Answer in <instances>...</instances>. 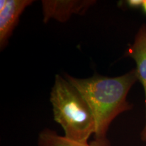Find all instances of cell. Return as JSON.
Returning a JSON list of instances; mask_svg holds the SVG:
<instances>
[{"label":"cell","mask_w":146,"mask_h":146,"mask_svg":"<svg viewBox=\"0 0 146 146\" xmlns=\"http://www.w3.org/2000/svg\"><path fill=\"white\" fill-rule=\"evenodd\" d=\"M143 0H129L127 1V5L131 8H141Z\"/></svg>","instance_id":"cell-7"},{"label":"cell","mask_w":146,"mask_h":146,"mask_svg":"<svg viewBox=\"0 0 146 146\" xmlns=\"http://www.w3.org/2000/svg\"><path fill=\"white\" fill-rule=\"evenodd\" d=\"M65 78L81 93L92 110L96 123L95 138L107 137L113 120L133 108L127 96L138 81L135 68L116 77L97 74L89 78H78L66 74Z\"/></svg>","instance_id":"cell-1"},{"label":"cell","mask_w":146,"mask_h":146,"mask_svg":"<svg viewBox=\"0 0 146 146\" xmlns=\"http://www.w3.org/2000/svg\"><path fill=\"white\" fill-rule=\"evenodd\" d=\"M96 3L94 0H43V22L55 20L64 23L74 14H84Z\"/></svg>","instance_id":"cell-3"},{"label":"cell","mask_w":146,"mask_h":146,"mask_svg":"<svg viewBox=\"0 0 146 146\" xmlns=\"http://www.w3.org/2000/svg\"><path fill=\"white\" fill-rule=\"evenodd\" d=\"M38 146H112L107 137L95 138L87 143H78L60 135L56 131L45 128L39 133Z\"/></svg>","instance_id":"cell-6"},{"label":"cell","mask_w":146,"mask_h":146,"mask_svg":"<svg viewBox=\"0 0 146 146\" xmlns=\"http://www.w3.org/2000/svg\"><path fill=\"white\" fill-rule=\"evenodd\" d=\"M141 8L142 10H143V12H144V14H146V0H143V5H142Z\"/></svg>","instance_id":"cell-8"},{"label":"cell","mask_w":146,"mask_h":146,"mask_svg":"<svg viewBox=\"0 0 146 146\" xmlns=\"http://www.w3.org/2000/svg\"><path fill=\"white\" fill-rule=\"evenodd\" d=\"M33 0H1L0 1V48L3 50L17 26L19 18Z\"/></svg>","instance_id":"cell-4"},{"label":"cell","mask_w":146,"mask_h":146,"mask_svg":"<svg viewBox=\"0 0 146 146\" xmlns=\"http://www.w3.org/2000/svg\"><path fill=\"white\" fill-rule=\"evenodd\" d=\"M50 102L54 120L63 129L64 137L78 143H89L96 132L92 110L81 93L60 74L55 76Z\"/></svg>","instance_id":"cell-2"},{"label":"cell","mask_w":146,"mask_h":146,"mask_svg":"<svg viewBox=\"0 0 146 146\" xmlns=\"http://www.w3.org/2000/svg\"><path fill=\"white\" fill-rule=\"evenodd\" d=\"M125 55L135 62L138 81L141 83L145 93V121L140 136L141 141L146 143V23L139 29L134 41L129 45Z\"/></svg>","instance_id":"cell-5"}]
</instances>
